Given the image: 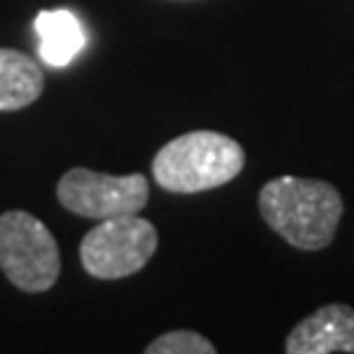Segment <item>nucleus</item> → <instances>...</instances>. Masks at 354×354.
Wrapping results in <instances>:
<instances>
[{
  "instance_id": "obj_1",
  "label": "nucleus",
  "mask_w": 354,
  "mask_h": 354,
  "mask_svg": "<svg viewBox=\"0 0 354 354\" xmlns=\"http://www.w3.org/2000/svg\"><path fill=\"white\" fill-rule=\"evenodd\" d=\"M263 221L283 241L304 252L326 250L342 223L339 189L320 178L279 176L260 189Z\"/></svg>"
},
{
  "instance_id": "obj_2",
  "label": "nucleus",
  "mask_w": 354,
  "mask_h": 354,
  "mask_svg": "<svg viewBox=\"0 0 354 354\" xmlns=\"http://www.w3.org/2000/svg\"><path fill=\"white\" fill-rule=\"evenodd\" d=\"M247 163L236 140L221 131H189L165 142L152 158V178L174 194H200L218 189L241 174Z\"/></svg>"
},
{
  "instance_id": "obj_3",
  "label": "nucleus",
  "mask_w": 354,
  "mask_h": 354,
  "mask_svg": "<svg viewBox=\"0 0 354 354\" xmlns=\"http://www.w3.org/2000/svg\"><path fill=\"white\" fill-rule=\"evenodd\" d=\"M0 270L29 294L53 289L61 276V252L50 228L24 210L0 215Z\"/></svg>"
},
{
  "instance_id": "obj_4",
  "label": "nucleus",
  "mask_w": 354,
  "mask_h": 354,
  "mask_svg": "<svg viewBox=\"0 0 354 354\" xmlns=\"http://www.w3.org/2000/svg\"><path fill=\"white\" fill-rule=\"evenodd\" d=\"M158 252V228L131 215L105 218L79 244L82 268L92 279L118 281L140 273Z\"/></svg>"
},
{
  "instance_id": "obj_5",
  "label": "nucleus",
  "mask_w": 354,
  "mask_h": 354,
  "mask_svg": "<svg viewBox=\"0 0 354 354\" xmlns=\"http://www.w3.org/2000/svg\"><path fill=\"white\" fill-rule=\"evenodd\" d=\"M55 194L68 213L105 221L115 215H140L150 200V181L142 174L113 176L89 168H71L61 176Z\"/></svg>"
},
{
  "instance_id": "obj_6",
  "label": "nucleus",
  "mask_w": 354,
  "mask_h": 354,
  "mask_svg": "<svg viewBox=\"0 0 354 354\" xmlns=\"http://www.w3.org/2000/svg\"><path fill=\"white\" fill-rule=\"evenodd\" d=\"M286 354H354V307L326 304L299 320L286 336Z\"/></svg>"
},
{
  "instance_id": "obj_7",
  "label": "nucleus",
  "mask_w": 354,
  "mask_h": 354,
  "mask_svg": "<svg viewBox=\"0 0 354 354\" xmlns=\"http://www.w3.org/2000/svg\"><path fill=\"white\" fill-rule=\"evenodd\" d=\"M45 89V74L35 58L21 50L0 48V111H21Z\"/></svg>"
},
{
  "instance_id": "obj_8",
  "label": "nucleus",
  "mask_w": 354,
  "mask_h": 354,
  "mask_svg": "<svg viewBox=\"0 0 354 354\" xmlns=\"http://www.w3.org/2000/svg\"><path fill=\"white\" fill-rule=\"evenodd\" d=\"M39 37V58L48 66H68L84 48V29L71 11H42L35 19Z\"/></svg>"
},
{
  "instance_id": "obj_9",
  "label": "nucleus",
  "mask_w": 354,
  "mask_h": 354,
  "mask_svg": "<svg viewBox=\"0 0 354 354\" xmlns=\"http://www.w3.org/2000/svg\"><path fill=\"white\" fill-rule=\"evenodd\" d=\"M147 354H215V344L194 330H168L145 346Z\"/></svg>"
}]
</instances>
